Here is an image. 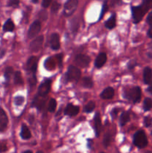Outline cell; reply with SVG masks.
<instances>
[{"instance_id": "cell-1", "label": "cell", "mask_w": 152, "mask_h": 153, "mask_svg": "<svg viewBox=\"0 0 152 153\" xmlns=\"http://www.w3.org/2000/svg\"><path fill=\"white\" fill-rule=\"evenodd\" d=\"M150 8H152V0H146L138 6H133L131 7L132 15L134 23H138L142 19L146 12Z\"/></svg>"}, {"instance_id": "cell-2", "label": "cell", "mask_w": 152, "mask_h": 153, "mask_svg": "<svg viewBox=\"0 0 152 153\" xmlns=\"http://www.w3.org/2000/svg\"><path fill=\"white\" fill-rule=\"evenodd\" d=\"M142 91L139 87H134L131 88L125 93V97L128 100H131L134 103H137L141 100Z\"/></svg>"}, {"instance_id": "cell-3", "label": "cell", "mask_w": 152, "mask_h": 153, "mask_svg": "<svg viewBox=\"0 0 152 153\" xmlns=\"http://www.w3.org/2000/svg\"><path fill=\"white\" fill-rule=\"evenodd\" d=\"M134 143L137 147L143 149L148 145V139L145 133L142 130L137 131L134 135Z\"/></svg>"}, {"instance_id": "cell-4", "label": "cell", "mask_w": 152, "mask_h": 153, "mask_svg": "<svg viewBox=\"0 0 152 153\" xmlns=\"http://www.w3.org/2000/svg\"><path fill=\"white\" fill-rule=\"evenodd\" d=\"M81 76V72L75 66H69L66 73V79L70 82H77Z\"/></svg>"}, {"instance_id": "cell-5", "label": "cell", "mask_w": 152, "mask_h": 153, "mask_svg": "<svg viewBox=\"0 0 152 153\" xmlns=\"http://www.w3.org/2000/svg\"><path fill=\"white\" fill-rule=\"evenodd\" d=\"M78 1L77 0H69L64 4L63 14L65 16H71L77 8Z\"/></svg>"}, {"instance_id": "cell-6", "label": "cell", "mask_w": 152, "mask_h": 153, "mask_svg": "<svg viewBox=\"0 0 152 153\" xmlns=\"http://www.w3.org/2000/svg\"><path fill=\"white\" fill-rule=\"evenodd\" d=\"M51 85H52V81L50 79L44 81L43 83L40 85L38 89V94L37 96L40 97H45L48 95L51 89Z\"/></svg>"}, {"instance_id": "cell-7", "label": "cell", "mask_w": 152, "mask_h": 153, "mask_svg": "<svg viewBox=\"0 0 152 153\" xmlns=\"http://www.w3.org/2000/svg\"><path fill=\"white\" fill-rule=\"evenodd\" d=\"M41 30V23L39 20H36L30 25V28L28 31V38L31 39L35 37Z\"/></svg>"}, {"instance_id": "cell-8", "label": "cell", "mask_w": 152, "mask_h": 153, "mask_svg": "<svg viewBox=\"0 0 152 153\" xmlns=\"http://www.w3.org/2000/svg\"><path fill=\"white\" fill-rule=\"evenodd\" d=\"M91 59L88 55H83V54H78L76 55L75 58V62L76 64L81 67H86L90 64Z\"/></svg>"}, {"instance_id": "cell-9", "label": "cell", "mask_w": 152, "mask_h": 153, "mask_svg": "<svg viewBox=\"0 0 152 153\" xmlns=\"http://www.w3.org/2000/svg\"><path fill=\"white\" fill-rule=\"evenodd\" d=\"M44 37L43 35L37 36V37L34 39L30 43V49L32 52H38L42 47V45L43 43Z\"/></svg>"}, {"instance_id": "cell-10", "label": "cell", "mask_w": 152, "mask_h": 153, "mask_svg": "<svg viewBox=\"0 0 152 153\" xmlns=\"http://www.w3.org/2000/svg\"><path fill=\"white\" fill-rule=\"evenodd\" d=\"M8 123V118L5 111L0 108V132H2L7 128Z\"/></svg>"}, {"instance_id": "cell-11", "label": "cell", "mask_w": 152, "mask_h": 153, "mask_svg": "<svg viewBox=\"0 0 152 153\" xmlns=\"http://www.w3.org/2000/svg\"><path fill=\"white\" fill-rule=\"evenodd\" d=\"M37 63H38V58L36 56H31L27 61L26 67L29 71L31 73H35L37 68Z\"/></svg>"}, {"instance_id": "cell-12", "label": "cell", "mask_w": 152, "mask_h": 153, "mask_svg": "<svg viewBox=\"0 0 152 153\" xmlns=\"http://www.w3.org/2000/svg\"><path fill=\"white\" fill-rule=\"evenodd\" d=\"M80 108L78 106L74 105L73 104H68L66 107L65 110H64V114L68 115L70 117H74L78 114Z\"/></svg>"}, {"instance_id": "cell-13", "label": "cell", "mask_w": 152, "mask_h": 153, "mask_svg": "<svg viewBox=\"0 0 152 153\" xmlns=\"http://www.w3.org/2000/svg\"><path fill=\"white\" fill-rule=\"evenodd\" d=\"M51 48L54 50H58L61 47V42H60V36L57 33H54L51 35L50 38Z\"/></svg>"}, {"instance_id": "cell-14", "label": "cell", "mask_w": 152, "mask_h": 153, "mask_svg": "<svg viewBox=\"0 0 152 153\" xmlns=\"http://www.w3.org/2000/svg\"><path fill=\"white\" fill-rule=\"evenodd\" d=\"M94 128H95V135H96V137H98L101 131V116H100V114L98 112H97L94 117Z\"/></svg>"}, {"instance_id": "cell-15", "label": "cell", "mask_w": 152, "mask_h": 153, "mask_svg": "<svg viewBox=\"0 0 152 153\" xmlns=\"http://www.w3.org/2000/svg\"><path fill=\"white\" fill-rule=\"evenodd\" d=\"M107 54L104 53V52H101L99 55L97 56L96 59L95 61V66L96 68H101L104 65L106 62H107Z\"/></svg>"}, {"instance_id": "cell-16", "label": "cell", "mask_w": 152, "mask_h": 153, "mask_svg": "<svg viewBox=\"0 0 152 153\" xmlns=\"http://www.w3.org/2000/svg\"><path fill=\"white\" fill-rule=\"evenodd\" d=\"M114 96V89L111 87L105 88L100 94V97L103 100H110Z\"/></svg>"}, {"instance_id": "cell-17", "label": "cell", "mask_w": 152, "mask_h": 153, "mask_svg": "<svg viewBox=\"0 0 152 153\" xmlns=\"http://www.w3.org/2000/svg\"><path fill=\"white\" fill-rule=\"evenodd\" d=\"M143 80L145 84L149 85L152 81V70L150 67H147L144 69L143 71Z\"/></svg>"}, {"instance_id": "cell-18", "label": "cell", "mask_w": 152, "mask_h": 153, "mask_svg": "<svg viewBox=\"0 0 152 153\" xmlns=\"http://www.w3.org/2000/svg\"><path fill=\"white\" fill-rule=\"evenodd\" d=\"M20 136L22 139L24 140H28L29 138H31V133L30 131L29 128H28L25 124H22V128H21V131H20Z\"/></svg>"}, {"instance_id": "cell-19", "label": "cell", "mask_w": 152, "mask_h": 153, "mask_svg": "<svg viewBox=\"0 0 152 153\" xmlns=\"http://www.w3.org/2000/svg\"><path fill=\"white\" fill-rule=\"evenodd\" d=\"M116 25V16L115 13L110 16V17L105 22V27L108 29H113Z\"/></svg>"}, {"instance_id": "cell-20", "label": "cell", "mask_w": 152, "mask_h": 153, "mask_svg": "<svg viewBox=\"0 0 152 153\" xmlns=\"http://www.w3.org/2000/svg\"><path fill=\"white\" fill-rule=\"evenodd\" d=\"M45 102H46V100H45L44 99L41 100V99L39 98V97L37 96V97H36L35 99L34 100L32 106H35V107L37 108L38 110L41 111V110H43V108H44L45 103H46Z\"/></svg>"}, {"instance_id": "cell-21", "label": "cell", "mask_w": 152, "mask_h": 153, "mask_svg": "<svg viewBox=\"0 0 152 153\" xmlns=\"http://www.w3.org/2000/svg\"><path fill=\"white\" fill-rule=\"evenodd\" d=\"M131 120V117H130L129 112L125 111L122 114L120 117V120H119V123H120L121 126L126 125Z\"/></svg>"}, {"instance_id": "cell-22", "label": "cell", "mask_w": 152, "mask_h": 153, "mask_svg": "<svg viewBox=\"0 0 152 153\" xmlns=\"http://www.w3.org/2000/svg\"><path fill=\"white\" fill-rule=\"evenodd\" d=\"M14 84L18 86H21V85H23V79H22V74L19 71L15 72L14 73Z\"/></svg>"}, {"instance_id": "cell-23", "label": "cell", "mask_w": 152, "mask_h": 153, "mask_svg": "<svg viewBox=\"0 0 152 153\" xmlns=\"http://www.w3.org/2000/svg\"><path fill=\"white\" fill-rule=\"evenodd\" d=\"M14 29V24L10 19H8L5 22L3 26V30L4 31H13Z\"/></svg>"}, {"instance_id": "cell-24", "label": "cell", "mask_w": 152, "mask_h": 153, "mask_svg": "<svg viewBox=\"0 0 152 153\" xmlns=\"http://www.w3.org/2000/svg\"><path fill=\"white\" fill-rule=\"evenodd\" d=\"M82 86L86 88H91L93 87V82H92V79L89 77H83L82 79Z\"/></svg>"}, {"instance_id": "cell-25", "label": "cell", "mask_w": 152, "mask_h": 153, "mask_svg": "<svg viewBox=\"0 0 152 153\" xmlns=\"http://www.w3.org/2000/svg\"><path fill=\"white\" fill-rule=\"evenodd\" d=\"M95 108V102L94 101H89L86 105L84 106V108L83 111L86 113H91L92 111H93L94 109Z\"/></svg>"}, {"instance_id": "cell-26", "label": "cell", "mask_w": 152, "mask_h": 153, "mask_svg": "<svg viewBox=\"0 0 152 153\" xmlns=\"http://www.w3.org/2000/svg\"><path fill=\"white\" fill-rule=\"evenodd\" d=\"M152 108V100L151 98L145 99L144 102H143V108L145 111L151 110Z\"/></svg>"}, {"instance_id": "cell-27", "label": "cell", "mask_w": 152, "mask_h": 153, "mask_svg": "<svg viewBox=\"0 0 152 153\" xmlns=\"http://www.w3.org/2000/svg\"><path fill=\"white\" fill-rule=\"evenodd\" d=\"M57 107V102L55 99H51L50 101L49 102V108H48V110L49 112H54L56 109Z\"/></svg>"}, {"instance_id": "cell-28", "label": "cell", "mask_w": 152, "mask_h": 153, "mask_svg": "<svg viewBox=\"0 0 152 153\" xmlns=\"http://www.w3.org/2000/svg\"><path fill=\"white\" fill-rule=\"evenodd\" d=\"M111 134L110 133H107L104 135V140H103V143H104V147H108L110 146V143H111Z\"/></svg>"}, {"instance_id": "cell-29", "label": "cell", "mask_w": 152, "mask_h": 153, "mask_svg": "<svg viewBox=\"0 0 152 153\" xmlns=\"http://www.w3.org/2000/svg\"><path fill=\"white\" fill-rule=\"evenodd\" d=\"M13 72V69L10 67H6L5 70H4V78H5L6 81L8 82L9 79H10V76H11L12 73Z\"/></svg>"}, {"instance_id": "cell-30", "label": "cell", "mask_w": 152, "mask_h": 153, "mask_svg": "<svg viewBox=\"0 0 152 153\" xmlns=\"http://www.w3.org/2000/svg\"><path fill=\"white\" fill-rule=\"evenodd\" d=\"M60 7H61V4L58 1H53L52 7H51V10H52V13H57V11L60 9Z\"/></svg>"}, {"instance_id": "cell-31", "label": "cell", "mask_w": 152, "mask_h": 153, "mask_svg": "<svg viewBox=\"0 0 152 153\" xmlns=\"http://www.w3.org/2000/svg\"><path fill=\"white\" fill-rule=\"evenodd\" d=\"M14 102L16 105H21L24 102V97H21V96H18V97H15Z\"/></svg>"}, {"instance_id": "cell-32", "label": "cell", "mask_w": 152, "mask_h": 153, "mask_svg": "<svg viewBox=\"0 0 152 153\" xmlns=\"http://www.w3.org/2000/svg\"><path fill=\"white\" fill-rule=\"evenodd\" d=\"M107 10H108V5H107V2L105 1V2L104 3V4H103V6H102V9H101V15H100V16H99V20H100V19H102L103 16H104V14L105 13V12L107 11Z\"/></svg>"}, {"instance_id": "cell-33", "label": "cell", "mask_w": 152, "mask_h": 153, "mask_svg": "<svg viewBox=\"0 0 152 153\" xmlns=\"http://www.w3.org/2000/svg\"><path fill=\"white\" fill-rule=\"evenodd\" d=\"M144 124L146 127H149L152 125V117H145L144 119Z\"/></svg>"}, {"instance_id": "cell-34", "label": "cell", "mask_w": 152, "mask_h": 153, "mask_svg": "<svg viewBox=\"0 0 152 153\" xmlns=\"http://www.w3.org/2000/svg\"><path fill=\"white\" fill-rule=\"evenodd\" d=\"M29 82H30V85H31V88H33L34 86H35L36 82H37V79H36L35 73H33V75L31 76V77L30 78Z\"/></svg>"}, {"instance_id": "cell-35", "label": "cell", "mask_w": 152, "mask_h": 153, "mask_svg": "<svg viewBox=\"0 0 152 153\" xmlns=\"http://www.w3.org/2000/svg\"><path fill=\"white\" fill-rule=\"evenodd\" d=\"M19 4V1L18 0H10L7 3V5L10 7H17Z\"/></svg>"}, {"instance_id": "cell-36", "label": "cell", "mask_w": 152, "mask_h": 153, "mask_svg": "<svg viewBox=\"0 0 152 153\" xmlns=\"http://www.w3.org/2000/svg\"><path fill=\"white\" fill-rule=\"evenodd\" d=\"M52 1L51 0H43L42 1V6L43 7H48L51 4H52Z\"/></svg>"}, {"instance_id": "cell-37", "label": "cell", "mask_w": 152, "mask_h": 153, "mask_svg": "<svg viewBox=\"0 0 152 153\" xmlns=\"http://www.w3.org/2000/svg\"><path fill=\"white\" fill-rule=\"evenodd\" d=\"M118 112H119V109L116 108H113V110H112L111 117L113 118V119H114V118H116V115H117Z\"/></svg>"}, {"instance_id": "cell-38", "label": "cell", "mask_w": 152, "mask_h": 153, "mask_svg": "<svg viewBox=\"0 0 152 153\" xmlns=\"http://www.w3.org/2000/svg\"><path fill=\"white\" fill-rule=\"evenodd\" d=\"M147 22L150 25H152V11L149 13V14L148 15L147 17Z\"/></svg>"}, {"instance_id": "cell-39", "label": "cell", "mask_w": 152, "mask_h": 153, "mask_svg": "<svg viewBox=\"0 0 152 153\" xmlns=\"http://www.w3.org/2000/svg\"><path fill=\"white\" fill-rule=\"evenodd\" d=\"M148 36L151 38H152V25H150V28H149L148 31Z\"/></svg>"}, {"instance_id": "cell-40", "label": "cell", "mask_w": 152, "mask_h": 153, "mask_svg": "<svg viewBox=\"0 0 152 153\" xmlns=\"http://www.w3.org/2000/svg\"><path fill=\"white\" fill-rule=\"evenodd\" d=\"M135 65H136L135 61H131V62L129 63V64H128V68H129V69L134 68V66H135Z\"/></svg>"}, {"instance_id": "cell-41", "label": "cell", "mask_w": 152, "mask_h": 153, "mask_svg": "<svg viewBox=\"0 0 152 153\" xmlns=\"http://www.w3.org/2000/svg\"><path fill=\"white\" fill-rule=\"evenodd\" d=\"M7 150V148L4 144H2L1 146H0V152H4V151Z\"/></svg>"}, {"instance_id": "cell-42", "label": "cell", "mask_w": 152, "mask_h": 153, "mask_svg": "<svg viewBox=\"0 0 152 153\" xmlns=\"http://www.w3.org/2000/svg\"><path fill=\"white\" fill-rule=\"evenodd\" d=\"M147 91H148V92L150 93L151 94H152V82H151V83L149 84V86H148V88Z\"/></svg>"}, {"instance_id": "cell-43", "label": "cell", "mask_w": 152, "mask_h": 153, "mask_svg": "<svg viewBox=\"0 0 152 153\" xmlns=\"http://www.w3.org/2000/svg\"><path fill=\"white\" fill-rule=\"evenodd\" d=\"M23 153H33V152H31V151H29V150H28V151H25V152H24Z\"/></svg>"}, {"instance_id": "cell-44", "label": "cell", "mask_w": 152, "mask_h": 153, "mask_svg": "<svg viewBox=\"0 0 152 153\" xmlns=\"http://www.w3.org/2000/svg\"><path fill=\"white\" fill-rule=\"evenodd\" d=\"M38 0H33V1H32V2L33 3H37V2H38Z\"/></svg>"}, {"instance_id": "cell-45", "label": "cell", "mask_w": 152, "mask_h": 153, "mask_svg": "<svg viewBox=\"0 0 152 153\" xmlns=\"http://www.w3.org/2000/svg\"><path fill=\"white\" fill-rule=\"evenodd\" d=\"M37 153H43L42 151H38V152H37Z\"/></svg>"}, {"instance_id": "cell-46", "label": "cell", "mask_w": 152, "mask_h": 153, "mask_svg": "<svg viewBox=\"0 0 152 153\" xmlns=\"http://www.w3.org/2000/svg\"><path fill=\"white\" fill-rule=\"evenodd\" d=\"M145 153H152V152H150V151H148V152H146Z\"/></svg>"}, {"instance_id": "cell-47", "label": "cell", "mask_w": 152, "mask_h": 153, "mask_svg": "<svg viewBox=\"0 0 152 153\" xmlns=\"http://www.w3.org/2000/svg\"><path fill=\"white\" fill-rule=\"evenodd\" d=\"M100 153H105V152H100Z\"/></svg>"}, {"instance_id": "cell-48", "label": "cell", "mask_w": 152, "mask_h": 153, "mask_svg": "<svg viewBox=\"0 0 152 153\" xmlns=\"http://www.w3.org/2000/svg\"><path fill=\"white\" fill-rule=\"evenodd\" d=\"M151 134H152V133H151Z\"/></svg>"}]
</instances>
